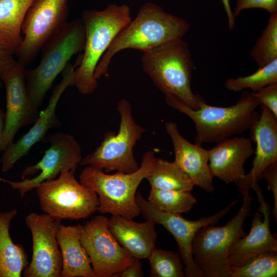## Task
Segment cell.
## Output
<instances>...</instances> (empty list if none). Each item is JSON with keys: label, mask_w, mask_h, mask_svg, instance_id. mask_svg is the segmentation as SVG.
<instances>
[{"label": "cell", "mask_w": 277, "mask_h": 277, "mask_svg": "<svg viewBox=\"0 0 277 277\" xmlns=\"http://www.w3.org/2000/svg\"><path fill=\"white\" fill-rule=\"evenodd\" d=\"M35 189L42 211L62 220L88 217L100 205L96 193L77 181L71 171L62 172Z\"/></svg>", "instance_id": "cell-9"}, {"label": "cell", "mask_w": 277, "mask_h": 277, "mask_svg": "<svg viewBox=\"0 0 277 277\" xmlns=\"http://www.w3.org/2000/svg\"><path fill=\"white\" fill-rule=\"evenodd\" d=\"M151 188L163 190L191 191L194 185L175 161L155 158L146 178Z\"/></svg>", "instance_id": "cell-25"}, {"label": "cell", "mask_w": 277, "mask_h": 277, "mask_svg": "<svg viewBox=\"0 0 277 277\" xmlns=\"http://www.w3.org/2000/svg\"><path fill=\"white\" fill-rule=\"evenodd\" d=\"M253 93L260 105L266 106L277 117V83L270 84Z\"/></svg>", "instance_id": "cell-31"}, {"label": "cell", "mask_w": 277, "mask_h": 277, "mask_svg": "<svg viewBox=\"0 0 277 277\" xmlns=\"http://www.w3.org/2000/svg\"><path fill=\"white\" fill-rule=\"evenodd\" d=\"M276 276L277 251L256 254L247 260L242 266L230 268V277Z\"/></svg>", "instance_id": "cell-29"}, {"label": "cell", "mask_w": 277, "mask_h": 277, "mask_svg": "<svg viewBox=\"0 0 277 277\" xmlns=\"http://www.w3.org/2000/svg\"><path fill=\"white\" fill-rule=\"evenodd\" d=\"M148 259L150 277L186 276L182 258L177 252L154 248Z\"/></svg>", "instance_id": "cell-30"}, {"label": "cell", "mask_w": 277, "mask_h": 277, "mask_svg": "<svg viewBox=\"0 0 277 277\" xmlns=\"http://www.w3.org/2000/svg\"><path fill=\"white\" fill-rule=\"evenodd\" d=\"M85 30L81 19L67 22L43 46L39 64L25 69L26 90L32 106L39 110L47 92L71 58L83 51Z\"/></svg>", "instance_id": "cell-5"}, {"label": "cell", "mask_w": 277, "mask_h": 277, "mask_svg": "<svg viewBox=\"0 0 277 277\" xmlns=\"http://www.w3.org/2000/svg\"><path fill=\"white\" fill-rule=\"evenodd\" d=\"M277 83V58L258 69L251 75L230 77L225 82V88L237 92L246 89L256 92L272 84Z\"/></svg>", "instance_id": "cell-27"}, {"label": "cell", "mask_w": 277, "mask_h": 277, "mask_svg": "<svg viewBox=\"0 0 277 277\" xmlns=\"http://www.w3.org/2000/svg\"><path fill=\"white\" fill-rule=\"evenodd\" d=\"M3 83L1 81V80H0V89L2 88V86H3Z\"/></svg>", "instance_id": "cell-39"}, {"label": "cell", "mask_w": 277, "mask_h": 277, "mask_svg": "<svg viewBox=\"0 0 277 277\" xmlns=\"http://www.w3.org/2000/svg\"><path fill=\"white\" fill-rule=\"evenodd\" d=\"M32 239V256L25 277H61V252L56 239L62 220L46 213L31 212L25 218Z\"/></svg>", "instance_id": "cell-14"}, {"label": "cell", "mask_w": 277, "mask_h": 277, "mask_svg": "<svg viewBox=\"0 0 277 277\" xmlns=\"http://www.w3.org/2000/svg\"><path fill=\"white\" fill-rule=\"evenodd\" d=\"M75 65L69 63L62 71L61 82L54 86L46 108L39 113L33 125L24 135L13 142L4 151L1 159V170L7 172L26 155L37 142L43 141L48 131L60 127V119L56 114L58 101L67 87L74 86Z\"/></svg>", "instance_id": "cell-15"}, {"label": "cell", "mask_w": 277, "mask_h": 277, "mask_svg": "<svg viewBox=\"0 0 277 277\" xmlns=\"http://www.w3.org/2000/svg\"><path fill=\"white\" fill-rule=\"evenodd\" d=\"M144 72L165 95L173 96L197 110L205 100L194 94L191 82L194 63L187 43L172 41L143 53Z\"/></svg>", "instance_id": "cell-3"}, {"label": "cell", "mask_w": 277, "mask_h": 277, "mask_svg": "<svg viewBox=\"0 0 277 277\" xmlns=\"http://www.w3.org/2000/svg\"><path fill=\"white\" fill-rule=\"evenodd\" d=\"M208 151L212 177L235 184L245 175L244 164L254 152L251 139L242 136L221 141Z\"/></svg>", "instance_id": "cell-19"}, {"label": "cell", "mask_w": 277, "mask_h": 277, "mask_svg": "<svg viewBox=\"0 0 277 277\" xmlns=\"http://www.w3.org/2000/svg\"><path fill=\"white\" fill-rule=\"evenodd\" d=\"M17 211H0V277H20L28 265L27 255L22 245L15 244L9 233L10 224Z\"/></svg>", "instance_id": "cell-23"}, {"label": "cell", "mask_w": 277, "mask_h": 277, "mask_svg": "<svg viewBox=\"0 0 277 277\" xmlns=\"http://www.w3.org/2000/svg\"><path fill=\"white\" fill-rule=\"evenodd\" d=\"M81 19L85 30V43L75 70L74 86L81 93L86 95L93 93L97 87L94 73L100 60L132 18L128 5L113 4L102 10H85Z\"/></svg>", "instance_id": "cell-4"}, {"label": "cell", "mask_w": 277, "mask_h": 277, "mask_svg": "<svg viewBox=\"0 0 277 277\" xmlns=\"http://www.w3.org/2000/svg\"><path fill=\"white\" fill-rule=\"evenodd\" d=\"M243 203L236 214L225 225L208 224L195 234L192 244L194 261L204 277H230L228 261L233 243L247 234L243 228L245 219L250 215L253 197L249 188H239Z\"/></svg>", "instance_id": "cell-7"}, {"label": "cell", "mask_w": 277, "mask_h": 277, "mask_svg": "<svg viewBox=\"0 0 277 277\" xmlns=\"http://www.w3.org/2000/svg\"><path fill=\"white\" fill-rule=\"evenodd\" d=\"M34 0H0V42L15 54L23 40L22 26Z\"/></svg>", "instance_id": "cell-24"}, {"label": "cell", "mask_w": 277, "mask_h": 277, "mask_svg": "<svg viewBox=\"0 0 277 277\" xmlns=\"http://www.w3.org/2000/svg\"><path fill=\"white\" fill-rule=\"evenodd\" d=\"M148 202L162 211L175 214L189 212L196 200L191 191L151 188Z\"/></svg>", "instance_id": "cell-26"}, {"label": "cell", "mask_w": 277, "mask_h": 277, "mask_svg": "<svg viewBox=\"0 0 277 277\" xmlns=\"http://www.w3.org/2000/svg\"><path fill=\"white\" fill-rule=\"evenodd\" d=\"M56 239L62 260L61 277H96L80 239V224L59 225Z\"/></svg>", "instance_id": "cell-22"}, {"label": "cell", "mask_w": 277, "mask_h": 277, "mask_svg": "<svg viewBox=\"0 0 277 277\" xmlns=\"http://www.w3.org/2000/svg\"><path fill=\"white\" fill-rule=\"evenodd\" d=\"M261 68L277 58V12L270 14L268 24L250 53Z\"/></svg>", "instance_id": "cell-28"}, {"label": "cell", "mask_w": 277, "mask_h": 277, "mask_svg": "<svg viewBox=\"0 0 277 277\" xmlns=\"http://www.w3.org/2000/svg\"><path fill=\"white\" fill-rule=\"evenodd\" d=\"M68 0H34L22 26L23 40L15 54L17 62L31 63L44 44L67 22Z\"/></svg>", "instance_id": "cell-11"}, {"label": "cell", "mask_w": 277, "mask_h": 277, "mask_svg": "<svg viewBox=\"0 0 277 277\" xmlns=\"http://www.w3.org/2000/svg\"><path fill=\"white\" fill-rule=\"evenodd\" d=\"M255 8L264 9L270 14L277 12V0H237L233 13L235 17L244 9Z\"/></svg>", "instance_id": "cell-32"}, {"label": "cell", "mask_w": 277, "mask_h": 277, "mask_svg": "<svg viewBox=\"0 0 277 277\" xmlns=\"http://www.w3.org/2000/svg\"><path fill=\"white\" fill-rule=\"evenodd\" d=\"M155 158L153 151L145 152L139 168L130 173L109 174L102 169L88 165L82 170L80 182L97 194L99 212L133 219L141 213L135 201L136 190L151 170Z\"/></svg>", "instance_id": "cell-6"}, {"label": "cell", "mask_w": 277, "mask_h": 277, "mask_svg": "<svg viewBox=\"0 0 277 277\" xmlns=\"http://www.w3.org/2000/svg\"><path fill=\"white\" fill-rule=\"evenodd\" d=\"M260 117L249 129L250 138L256 145L252 168L238 181L239 188L253 189L259 185L263 171L277 161V117L266 106L260 105Z\"/></svg>", "instance_id": "cell-17"}, {"label": "cell", "mask_w": 277, "mask_h": 277, "mask_svg": "<svg viewBox=\"0 0 277 277\" xmlns=\"http://www.w3.org/2000/svg\"><path fill=\"white\" fill-rule=\"evenodd\" d=\"M135 201L146 220L164 226L176 240L185 272L187 277H204L202 272L196 265L192 253L193 238L198 230L208 224H216L225 216L239 202L235 200L226 207L209 216H204L198 220L190 221L184 218L181 214L167 213L157 209L141 194L136 193Z\"/></svg>", "instance_id": "cell-12"}, {"label": "cell", "mask_w": 277, "mask_h": 277, "mask_svg": "<svg viewBox=\"0 0 277 277\" xmlns=\"http://www.w3.org/2000/svg\"><path fill=\"white\" fill-rule=\"evenodd\" d=\"M140 260L134 259L132 263L114 277H142L143 271Z\"/></svg>", "instance_id": "cell-34"}, {"label": "cell", "mask_w": 277, "mask_h": 277, "mask_svg": "<svg viewBox=\"0 0 277 277\" xmlns=\"http://www.w3.org/2000/svg\"><path fill=\"white\" fill-rule=\"evenodd\" d=\"M155 223L136 222L118 215L109 217L108 227L120 245L134 259H148L155 248Z\"/></svg>", "instance_id": "cell-21"}, {"label": "cell", "mask_w": 277, "mask_h": 277, "mask_svg": "<svg viewBox=\"0 0 277 277\" xmlns=\"http://www.w3.org/2000/svg\"><path fill=\"white\" fill-rule=\"evenodd\" d=\"M0 53H11L4 47V46L1 43V42H0Z\"/></svg>", "instance_id": "cell-38"}, {"label": "cell", "mask_w": 277, "mask_h": 277, "mask_svg": "<svg viewBox=\"0 0 277 277\" xmlns=\"http://www.w3.org/2000/svg\"><path fill=\"white\" fill-rule=\"evenodd\" d=\"M116 108L120 115L118 132H106L100 145L82 158L80 165L94 166L106 173L115 171L130 173L139 168L133 148L146 130L136 123L127 100H119Z\"/></svg>", "instance_id": "cell-8"}, {"label": "cell", "mask_w": 277, "mask_h": 277, "mask_svg": "<svg viewBox=\"0 0 277 277\" xmlns=\"http://www.w3.org/2000/svg\"><path fill=\"white\" fill-rule=\"evenodd\" d=\"M43 142L49 143V147L38 162L24 169L22 181L14 182L0 176V182L9 184L22 197L42 182L57 178L62 172H74L82 159L81 147L71 134L50 133L47 134Z\"/></svg>", "instance_id": "cell-10"}, {"label": "cell", "mask_w": 277, "mask_h": 277, "mask_svg": "<svg viewBox=\"0 0 277 277\" xmlns=\"http://www.w3.org/2000/svg\"><path fill=\"white\" fill-rule=\"evenodd\" d=\"M225 11L226 12L229 29L232 30L235 26V16L230 7V0H222Z\"/></svg>", "instance_id": "cell-36"}, {"label": "cell", "mask_w": 277, "mask_h": 277, "mask_svg": "<svg viewBox=\"0 0 277 277\" xmlns=\"http://www.w3.org/2000/svg\"><path fill=\"white\" fill-rule=\"evenodd\" d=\"M260 206L253 214L249 233L235 241L230 247L228 261L231 267L242 266L247 260L256 254L277 251V240L270 230V205L263 194L258 196Z\"/></svg>", "instance_id": "cell-18"}, {"label": "cell", "mask_w": 277, "mask_h": 277, "mask_svg": "<svg viewBox=\"0 0 277 277\" xmlns=\"http://www.w3.org/2000/svg\"><path fill=\"white\" fill-rule=\"evenodd\" d=\"M17 61L11 53H0V79L14 68Z\"/></svg>", "instance_id": "cell-35"}, {"label": "cell", "mask_w": 277, "mask_h": 277, "mask_svg": "<svg viewBox=\"0 0 277 277\" xmlns=\"http://www.w3.org/2000/svg\"><path fill=\"white\" fill-rule=\"evenodd\" d=\"M109 217L96 215L80 224L81 244L96 277H114L134 260L108 227Z\"/></svg>", "instance_id": "cell-13"}, {"label": "cell", "mask_w": 277, "mask_h": 277, "mask_svg": "<svg viewBox=\"0 0 277 277\" xmlns=\"http://www.w3.org/2000/svg\"><path fill=\"white\" fill-rule=\"evenodd\" d=\"M24 65H17L1 78L6 89V109L0 150L4 151L13 142L17 132L23 127L33 124L39 110L32 105L26 90Z\"/></svg>", "instance_id": "cell-16"}, {"label": "cell", "mask_w": 277, "mask_h": 277, "mask_svg": "<svg viewBox=\"0 0 277 277\" xmlns=\"http://www.w3.org/2000/svg\"><path fill=\"white\" fill-rule=\"evenodd\" d=\"M261 179H265L268 183L267 189L272 192L274 205L272 214L277 223V161L268 165L262 172Z\"/></svg>", "instance_id": "cell-33"}, {"label": "cell", "mask_w": 277, "mask_h": 277, "mask_svg": "<svg viewBox=\"0 0 277 277\" xmlns=\"http://www.w3.org/2000/svg\"><path fill=\"white\" fill-rule=\"evenodd\" d=\"M5 125V112L2 109L0 102V147Z\"/></svg>", "instance_id": "cell-37"}, {"label": "cell", "mask_w": 277, "mask_h": 277, "mask_svg": "<svg viewBox=\"0 0 277 277\" xmlns=\"http://www.w3.org/2000/svg\"><path fill=\"white\" fill-rule=\"evenodd\" d=\"M165 130L169 135L174 148V161L190 178L194 186L208 192L214 191L209 167L208 151L201 145L192 144L180 133L177 124L166 122Z\"/></svg>", "instance_id": "cell-20"}, {"label": "cell", "mask_w": 277, "mask_h": 277, "mask_svg": "<svg viewBox=\"0 0 277 277\" xmlns=\"http://www.w3.org/2000/svg\"><path fill=\"white\" fill-rule=\"evenodd\" d=\"M190 28L185 19L166 12L156 4L145 3L135 18L118 32L102 56L95 68L94 78L97 81L107 74L112 58L121 51L133 49L143 53L182 38Z\"/></svg>", "instance_id": "cell-1"}, {"label": "cell", "mask_w": 277, "mask_h": 277, "mask_svg": "<svg viewBox=\"0 0 277 277\" xmlns=\"http://www.w3.org/2000/svg\"><path fill=\"white\" fill-rule=\"evenodd\" d=\"M169 107L186 114L195 124V144L218 143L242 133L258 121L259 103L252 91L244 90L236 103L228 107H217L201 102L198 109L189 107L178 99L165 95Z\"/></svg>", "instance_id": "cell-2"}]
</instances>
